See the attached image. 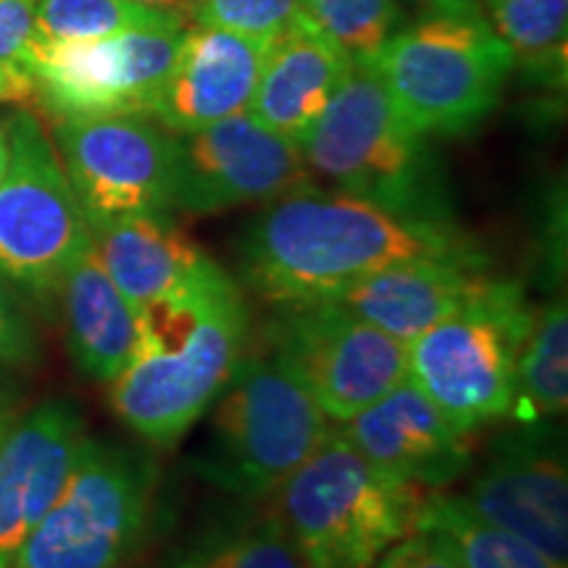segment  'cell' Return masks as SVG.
<instances>
[{
  "instance_id": "28",
  "label": "cell",
  "mask_w": 568,
  "mask_h": 568,
  "mask_svg": "<svg viewBox=\"0 0 568 568\" xmlns=\"http://www.w3.org/2000/svg\"><path fill=\"white\" fill-rule=\"evenodd\" d=\"M190 9L197 27L276 38L301 17V0H193Z\"/></svg>"
},
{
  "instance_id": "17",
  "label": "cell",
  "mask_w": 568,
  "mask_h": 568,
  "mask_svg": "<svg viewBox=\"0 0 568 568\" xmlns=\"http://www.w3.org/2000/svg\"><path fill=\"white\" fill-rule=\"evenodd\" d=\"M339 432L368 464L406 485L445 487L471 464L466 435L447 424L410 376Z\"/></svg>"
},
{
  "instance_id": "29",
  "label": "cell",
  "mask_w": 568,
  "mask_h": 568,
  "mask_svg": "<svg viewBox=\"0 0 568 568\" xmlns=\"http://www.w3.org/2000/svg\"><path fill=\"white\" fill-rule=\"evenodd\" d=\"M40 358L38 335L24 316L17 297L0 282V368L32 366Z\"/></svg>"
},
{
  "instance_id": "4",
  "label": "cell",
  "mask_w": 568,
  "mask_h": 568,
  "mask_svg": "<svg viewBox=\"0 0 568 568\" xmlns=\"http://www.w3.org/2000/svg\"><path fill=\"white\" fill-rule=\"evenodd\" d=\"M416 485L387 477L347 443L343 432L274 493V514L308 568H372L414 531L422 506Z\"/></svg>"
},
{
  "instance_id": "35",
  "label": "cell",
  "mask_w": 568,
  "mask_h": 568,
  "mask_svg": "<svg viewBox=\"0 0 568 568\" xmlns=\"http://www.w3.org/2000/svg\"><path fill=\"white\" fill-rule=\"evenodd\" d=\"M9 397H11L9 382H6V376L0 374V414H3V410H9Z\"/></svg>"
},
{
  "instance_id": "27",
  "label": "cell",
  "mask_w": 568,
  "mask_h": 568,
  "mask_svg": "<svg viewBox=\"0 0 568 568\" xmlns=\"http://www.w3.org/2000/svg\"><path fill=\"white\" fill-rule=\"evenodd\" d=\"M301 11L347 59H376L400 21L397 0H301Z\"/></svg>"
},
{
  "instance_id": "21",
  "label": "cell",
  "mask_w": 568,
  "mask_h": 568,
  "mask_svg": "<svg viewBox=\"0 0 568 568\" xmlns=\"http://www.w3.org/2000/svg\"><path fill=\"white\" fill-rule=\"evenodd\" d=\"M90 237L105 272L134 308L159 301L205 258L169 211L111 219L90 226Z\"/></svg>"
},
{
  "instance_id": "26",
  "label": "cell",
  "mask_w": 568,
  "mask_h": 568,
  "mask_svg": "<svg viewBox=\"0 0 568 568\" xmlns=\"http://www.w3.org/2000/svg\"><path fill=\"white\" fill-rule=\"evenodd\" d=\"M155 27H184V17L176 9H153L134 0H38L32 40L84 42Z\"/></svg>"
},
{
  "instance_id": "3",
  "label": "cell",
  "mask_w": 568,
  "mask_h": 568,
  "mask_svg": "<svg viewBox=\"0 0 568 568\" xmlns=\"http://www.w3.org/2000/svg\"><path fill=\"white\" fill-rule=\"evenodd\" d=\"M301 151L339 193L408 216L453 219L443 169L400 116L374 59L351 61Z\"/></svg>"
},
{
  "instance_id": "32",
  "label": "cell",
  "mask_w": 568,
  "mask_h": 568,
  "mask_svg": "<svg viewBox=\"0 0 568 568\" xmlns=\"http://www.w3.org/2000/svg\"><path fill=\"white\" fill-rule=\"evenodd\" d=\"M429 11H453V9H479V0H418Z\"/></svg>"
},
{
  "instance_id": "33",
  "label": "cell",
  "mask_w": 568,
  "mask_h": 568,
  "mask_svg": "<svg viewBox=\"0 0 568 568\" xmlns=\"http://www.w3.org/2000/svg\"><path fill=\"white\" fill-rule=\"evenodd\" d=\"M11 161V140H9V119L0 122V180H3L6 169H9Z\"/></svg>"
},
{
  "instance_id": "9",
  "label": "cell",
  "mask_w": 568,
  "mask_h": 568,
  "mask_svg": "<svg viewBox=\"0 0 568 568\" xmlns=\"http://www.w3.org/2000/svg\"><path fill=\"white\" fill-rule=\"evenodd\" d=\"M9 140L11 161L0 180V282L11 293L51 301L92 240L90 226L38 113L13 111Z\"/></svg>"
},
{
  "instance_id": "15",
  "label": "cell",
  "mask_w": 568,
  "mask_h": 568,
  "mask_svg": "<svg viewBox=\"0 0 568 568\" xmlns=\"http://www.w3.org/2000/svg\"><path fill=\"white\" fill-rule=\"evenodd\" d=\"M88 424L77 403L51 397L13 416L0 435V568H11L24 539L67 485Z\"/></svg>"
},
{
  "instance_id": "12",
  "label": "cell",
  "mask_w": 568,
  "mask_h": 568,
  "mask_svg": "<svg viewBox=\"0 0 568 568\" xmlns=\"http://www.w3.org/2000/svg\"><path fill=\"white\" fill-rule=\"evenodd\" d=\"M53 140L88 226L172 211V132L151 116L55 119Z\"/></svg>"
},
{
  "instance_id": "18",
  "label": "cell",
  "mask_w": 568,
  "mask_h": 568,
  "mask_svg": "<svg viewBox=\"0 0 568 568\" xmlns=\"http://www.w3.org/2000/svg\"><path fill=\"white\" fill-rule=\"evenodd\" d=\"M351 61L301 11L268 45L247 113L272 132L303 145Z\"/></svg>"
},
{
  "instance_id": "8",
  "label": "cell",
  "mask_w": 568,
  "mask_h": 568,
  "mask_svg": "<svg viewBox=\"0 0 568 568\" xmlns=\"http://www.w3.org/2000/svg\"><path fill=\"white\" fill-rule=\"evenodd\" d=\"M155 481L148 453L88 435L11 568H122L151 531Z\"/></svg>"
},
{
  "instance_id": "25",
  "label": "cell",
  "mask_w": 568,
  "mask_h": 568,
  "mask_svg": "<svg viewBox=\"0 0 568 568\" xmlns=\"http://www.w3.org/2000/svg\"><path fill=\"white\" fill-rule=\"evenodd\" d=\"M479 11L539 80H566L568 0H479Z\"/></svg>"
},
{
  "instance_id": "13",
  "label": "cell",
  "mask_w": 568,
  "mask_h": 568,
  "mask_svg": "<svg viewBox=\"0 0 568 568\" xmlns=\"http://www.w3.org/2000/svg\"><path fill=\"white\" fill-rule=\"evenodd\" d=\"M311 184L297 142L234 113L197 132L172 134V211L219 213L268 203Z\"/></svg>"
},
{
  "instance_id": "20",
  "label": "cell",
  "mask_w": 568,
  "mask_h": 568,
  "mask_svg": "<svg viewBox=\"0 0 568 568\" xmlns=\"http://www.w3.org/2000/svg\"><path fill=\"white\" fill-rule=\"evenodd\" d=\"M67 343L77 368L98 382H111L130 364L138 345V308L113 284L92 240L63 272L59 295Z\"/></svg>"
},
{
  "instance_id": "23",
  "label": "cell",
  "mask_w": 568,
  "mask_h": 568,
  "mask_svg": "<svg viewBox=\"0 0 568 568\" xmlns=\"http://www.w3.org/2000/svg\"><path fill=\"white\" fill-rule=\"evenodd\" d=\"M414 529L443 537L458 568H566L527 539L481 518L460 495H424Z\"/></svg>"
},
{
  "instance_id": "5",
  "label": "cell",
  "mask_w": 568,
  "mask_h": 568,
  "mask_svg": "<svg viewBox=\"0 0 568 568\" xmlns=\"http://www.w3.org/2000/svg\"><path fill=\"white\" fill-rule=\"evenodd\" d=\"M193 471L240 500H264L332 435L329 416L272 355L240 361L213 400Z\"/></svg>"
},
{
  "instance_id": "30",
  "label": "cell",
  "mask_w": 568,
  "mask_h": 568,
  "mask_svg": "<svg viewBox=\"0 0 568 568\" xmlns=\"http://www.w3.org/2000/svg\"><path fill=\"white\" fill-rule=\"evenodd\" d=\"M372 568H458L447 542L429 529H414L374 560Z\"/></svg>"
},
{
  "instance_id": "22",
  "label": "cell",
  "mask_w": 568,
  "mask_h": 568,
  "mask_svg": "<svg viewBox=\"0 0 568 568\" xmlns=\"http://www.w3.org/2000/svg\"><path fill=\"white\" fill-rule=\"evenodd\" d=\"M169 568H308L274 510L234 514L195 531Z\"/></svg>"
},
{
  "instance_id": "14",
  "label": "cell",
  "mask_w": 568,
  "mask_h": 568,
  "mask_svg": "<svg viewBox=\"0 0 568 568\" xmlns=\"http://www.w3.org/2000/svg\"><path fill=\"white\" fill-rule=\"evenodd\" d=\"M460 497L495 527L527 539L556 564H568L566 443L552 418L518 422L497 435Z\"/></svg>"
},
{
  "instance_id": "31",
  "label": "cell",
  "mask_w": 568,
  "mask_h": 568,
  "mask_svg": "<svg viewBox=\"0 0 568 568\" xmlns=\"http://www.w3.org/2000/svg\"><path fill=\"white\" fill-rule=\"evenodd\" d=\"M38 101L32 74L21 63L0 61V103H13L19 109H30Z\"/></svg>"
},
{
  "instance_id": "7",
  "label": "cell",
  "mask_w": 568,
  "mask_h": 568,
  "mask_svg": "<svg viewBox=\"0 0 568 568\" xmlns=\"http://www.w3.org/2000/svg\"><path fill=\"white\" fill-rule=\"evenodd\" d=\"M535 316L521 284L489 276L471 303L408 345V376L460 435L510 418Z\"/></svg>"
},
{
  "instance_id": "6",
  "label": "cell",
  "mask_w": 568,
  "mask_h": 568,
  "mask_svg": "<svg viewBox=\"0 0 568 568\" xmlns=\"http://www.w3.org/2000/svg\"><path fill=\"white\" fill-rule=\"evenodd\" d=\"M374 61L400 116L424 138L485 122L516 67L479 9L429 11L395 30Z\"/></svg>"
},
{
  "instance_id": "24",
  "label": "cell",
  "mask_w": 568,
  "mask_h": 568,
  "mask_svg": "<svg viewBox=\"0 0 568 568\" xmlns=\"http://www.w3.org/2000/svg\"><path fill=\"white\" fill-rule=\"evenodd\" d=\"M568 403V314L566 301H552L535 316L516 366V397L510 418L545 422Z\"/></svg>"
},
{
  "instance_id": "10",
  "label": "cell",
  "mask_w": 568,
  "mask_h": 568,
  "mask_svg": "<svg viewBox=\"0 0 568 568\" xmlns=\"http://www.w3.org/2000/svg\"><path fill=\"white\" fill-rule=\"evenodd\" d=\"M266 339L276 364L339 424L408 376V345L337 301L276 305Z\"/></svg>"
},
{
  "instance_id": "36",
  "label": "cell",
  "mask_w": 568,
  "mask_h": 568,
  "mask_svg": "<svg viewBox=\"0 0 568 568\" xmlns=\"http://www.w3.org/2000/svg\"><path fill=\"white\" fill-rule=\"evenodd\" d=\"M11 418H13L11 410H3V414H0V435H3V432H6V426H9Z\"/></svg>"
},
{
  "instance_id": "2",
  "label": "cell",
  "mask_w": 568,
  "mask_h": 568,
  "mask_svg": "<svg viewBox=\"0 0 568 568\" xmlns=\"http://www.w3.org/2000/svg\"><path fill=\"white\" fill-rule=\"evenodd\" d=\"M138 324L130 364L109 382V406L134 435L172 447L245 358L251 308L237 280L205 255L187 280L138 308Z\"/></svg>"
},
{
  "instance_id": "19",
  "label": "cell",
  "mask_w": 568,
  "mask_h": 568,
  "mask_svg": "<svg viewBox=\"0 0 568 568\" xmlns=\"http://www.w3.org/2000/svg\"><path fill=\"white\" fill-rule=\"evenodd\" d=\"M485 266L450 258L410 261L355 282L332 301L410 345L487 287Z\"/></svg>"
},
{
  "instance_id": "11",
  "label": "cell",
  "mask_w": 568,
  "mask_h": 568,
  "mask_svg": "<svg viewBox=\"0 0 568 568\" xmlns=\"http://www.w3.org/2000/svg\"><path fill=\"white\" fill-rule=\"evenodd\" d=\"M187 27L130 30L84 42H38L21 67L32 74L38 103L53 119L151 113L174 69Z\"/></svg>"
},
{
  "instance_id": "34",
  "label": "cell",
  "mask_w": 568,
  "mask_h": 568,
  "mask_svg": "<svg viewBox=\"0 0 568 568\" xmlns=\"http://www.w3.org/2000/svg\"><path fill=\"white\" fill-rule=\"evenodd\" d=\"M134 3L153 6V9H176V6H190L193 0H134Z\"/></svg>"
},
{
  "instance_id": "16",
  "label": "cell",
  "mask_w": 568,
  "mask_h": 568,
  "mask_svg": "<svg viewBox=\"0 0 568 568\" xmlns=\"http://www.w3.org/2000/svg\"><path fill=\"white\" fill-rule=\"evenodd\" d=\"M272 40L211 27L187 30L148 116L166 132L187 134L247 111Z\"/></svg>"
},
{
  "instance_id": "1",
  "label": "cell",
  "mask_w": 568,
  "mask_h": 568,
  "mask_svg": "<svg viewBox=\"0 0 568 568\" xmlns=\"http://www.w3.org/2000/svg\"><path fill=\"white\" fill-rule=\"evenodd\" d=\"M424 258L487 264L453 219L408 216L314 182L268 201L237 247L240 280L274 305L332 301L366 276Z\"/></svg>"
}]
</instances>
